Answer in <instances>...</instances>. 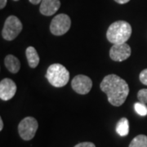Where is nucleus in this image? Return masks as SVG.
<instances>
[{
    "instance_id": "nucleus-12",
    "label": "nucleus",
    "mask_w": 147,
    "mask_h": 147,
    "mask_svg": "<svg viewBox=\"0 0 147 147\" xmlns=\"http://www.w3.org/2000/svg\"><path fill=\"white\" fill-rule=\"evenodd\" d=\"M26 55L30 67L36 68L39 63V57L38 55L36 49L34 47H28L26 51Z\"/></svg>"
},
{
    "instance_id": "nucleus-9",
    "label": "nucleus",
    "mask_w": 147,
    "mask_h": 147,
    "mask_svg": "<svg viewBox=\"0 0 147 147\" xmlns=\"http://www.w3.org/2000/svg\"><path fill=\"white\" fill-rule=\"evenodd\" d=\"M16 92V85L13 80L3 79L0 82V98L3 100H9Z\"/></svg>"
},
{
    "instance_id": "nucleus-21",
    "label": "nucleus",
    "mask_w": 147,
    "mask_h": 147,
    "mask_svg": "<svg viewBox=\"0 0 147 147\" xmlns=\"http://www.w3.org/2000/svg\"><path fill=\"white\" fill-rule=\"evenodd\" d=\"M116 3H119V4H124V3H128L130 0H115Z\"/></svg>"
},
{
    "instance_id": "nucleus-17",
    "label": "nucleus",
    "mask_w": 147,
    "mask_h": 147,
    "mask_svg": "<svg viewBox=\"0 0 147 147\" xmlns=\"http://www.w3.org/2000/svg\"><path fill=\"white\" fill-rule=\"evenodd\" d=\"M139 79H140V81L142 82V84L147 86V69H143L142 72L140 73Z\"/></svg>"
},
{
    "instance_id": "nucleus-6",
    "label": "nucleus",
    "mask_w": 147,
    "mask_h": 147,
    "mask_svg": "<svg viewBox=\"0 0 147 147\" xmlns=\"http://www.w3.org/2000/svg\"><path fill=\"white\" fill-rule=\"evenodd\" d=\"M71 26V20L66 14H59L53 18L50 24V31L56 36L63 35L67 33Z\"/></svg>"
},
{
    "instance_id": "nucleus-22",
    "label": "nucleus",
    "mask_w": 147,
    "mask_h": 147,
    "mask_svg": "<svg viewBox=\"0 0 147 147\" xmlns=\"http://www.w3.org/2000/svg\"><path fill=\"white\" fill-rule=\"evenodd\" d=\"M3 128V121L2 119V118H0V131H2Z\"/></svg>"
},
{
    "instance_id": "nucleus-18",
    "label": "nucleus",
    "mask_w": 147,
    "mask_h": 147,
    "mask_svg": "<svg viewBox=\"0 0 147 147\" xmlns=\"http://www.w3.org/2000/svg\"><path fill=\"white\" fill-rule=\"evenodd\" d=\"M74 147H96L94 144L92 142H81V143H79L78 145H76Z\"/></svg>"
},
{
    "instance_id": "nucleus-20",
    "label": "nucleus",
    "mask_w": 147,
    "mask_h": 147,
    "mask_svg": "<svg viewBox=\"0 0 147 147\" xmlns=\"http://www.w3.org/2000/svg\"><path fill=\"white\" fill-rule=\"evenodd\" d=\"M29 1H30V3H31L32 4H34V5H37V4H38V3H40L42 2V0H29Z\"/></svg>"
},
{
    "instance_id": "nucleus-5",
    "label": "nucleus",
    "mask_w": 147,
    "mask_h": 147,
    "mask_svg": "<svg viewBox=\"0 0 147 147\" xmlns=\"http://www.w3.org/2000/svg\"><path fill=\"white\" fill-rule=\"evenodd\" d=\"M38 127V121L34 118L26 117L20 122L18 125V132L23 140L30 141L35 136Z\"/></svg>"
},
{
    "instance_id": "nucleus-19",
    "label": "nucleus",
    "mask_w": 147,
    "mask_h": 147,
    "mask_svg": "<svg viewBox=\"0 0 147 147\" xmlns=\"http://www.w3.org/2000/svg\"><path fill=\"white\" fill-rule=\"evenodd\" d=\"M7 2V0H0V8L1 9H3L5 7Z\"/></svg>"
},
{
    "instance_id": "nucleus-1",
    "label": "nucleus",
    "mask_w": 147,
    "mask_h": 147,
    "mask_svg": "<svg viewBox=\"0 0 147 147\" xmlns=\"http://www.w3.org/2000/svg\"><path fill=\"white\" fill-rule=\"evenodd\" d=\"M100 90L107 96L108 101L114 106H120L129 93L128 84L116 74L106 75L100 84Z\"/></svg>"
},
{
    "instance_id": "nucleus-14",
    "label": "nucleus",
    "mask_w": 147,
    "mask_h": 147,
    "mask_svg": "<svg viewBox=\"0 0 147 147\" xmlns=\"http://www.w3.org/2000/svg\"><path fill=\"white\" fill-rule=\"evenodd\" d=\"M128 147H147V136L138 135L133 138Z\"/></svg>"
},
{
    "instance_id": "nucleus-16",
    "label": "nucleus",
    "mask_w": 147,
    "mask_h": 147,
    "mask_svg": "<svg viewBox=\"0 0 147 147\" xmlns=\"http://www.w3.org/2000/svg\"><path fill=\"white\" fill-rule=\"evenodd\" d=\"M137 98L140 102L147 104V89H141L137 93Z\"/></svg>"
},
{
    "instance_id": "nucleus-10",
    "label": "nucleus",
    "mask_w": 147,
    "mask_h": 147,
    "mask_svg": "<svg viewBox=\"0 0 147 147\" xmlns=\"http://www.w3.org/2000/svg\"><path fill=\"white\" fill-rule=\"evenodd\" d=\"M61 7L60 0H42L39 11L43 16H50L54 15Z\"/></svg>"
},
{
    "instance_id": "nucleus-8",
    "label": "nucleus",
    "mask_w": 147,
    "mask_h": 147,
    "mask_svg": "<svg viewBox=\"0 0 147 147\" xmlns=\"http://www.w3.org/2000/svg\"><path fill=\"white\" fill-rule=\"evenodd\" d=\"M131 47L124 43L114 44L110 50V57L115 61H123L131 56Z\"/></svg>"
},
{
    "instance_id": "nucleus-4",
    "label": "nucleus",
    "mask_w": 147,
    "mask_h": 147,
    "mask_svg": "<svg viewBox=\"0 0 147 147\" xmlns=\"http://www.w3.org/2000/svg\"><path fill=\"white\" fill-rule=\"evenodd\" d=\"M22 23L19 20V18L15 16H8L6 19L3 28L2 36L5 40L11 41L19 35V34L22 30Z\"/></svg>"
},
{
    "instance_id": "nucleus-11",
    "label": "nucleus",
    "mask_w": 147,
    "mask_h": 147,
    "mask_svg": "<svg viewBox=\"0 0 147 147\" xmlns=\"http://www.w3.org/2000/svg\"><path fill=\"white\" fill-rule=\"evenodd\" d=\"M4 64L7 69L12 74H16L21 69V62L19 59L13 55H7L4 60Z\"/></svg>"
},
{
    "instance_id": "nucleus-13",
    "label": "nucleus",
    "mask_w": 147,
    "mask_h": 147,
    "mask_svg": "<svg viewBox=\"0 0 147 147\" xmlns=\"http://www.w3.org/2000/svg\"><path fill=\"white\" fill-rule=\"evenodd\" d=\"M116 132L121 136L125 137L129 132V122L126 118H122L116 125Z\"/></svg>"
},
{
    "instance_id": "nucleus-15",
    "label": "nucleus",
    "mask_w": 147,
    "mask_h": 147,
    "mask_svg": "<svg viewBox=\"0 0 147 147\" xmlns=\"http://www.w3.org/2000/svg\"><path fill=\"white\" fill-rule=\"evenodd\" d=\"M134 110L139 115H147V106L142 102H137L134 105Z\"/></svg>"
},
{
    "instance_id": "nucleus-3",
    "label": "nucleus",
    "mask_w": 147,
    "mask_h": 147,
    "mask_svg": "<svg viewBox=\"0 0 147 147\" xmlns=\"http://www.w3.org/2000/svg\"><path fill=\"white\" fill-rule=\"evenodd\" d=\"M46 78L49 84L56 88H62L68 84L69 73L61 64H53L47 68Z\"/></svg>"
},
{
    "instance_id": "nucleus-23",
    "label": "nucleus",
    "mask_w": 147,
    "mask_h": 147,
    "mask_svg": "<svg viewBox=\"0 0 147 147\" xmlns=\"http://www.w3.org/2000/svg\"><path fill=\"white\" fill-rule=\"evenodd\" d=\"M13 1H19V0H13Z\"/></svg>"
},
{
    "instance_id": "nucleus-2",
    "label": "nucleus",
    "mask_w": 147,
    "mask_h": 147,
    "mask_svg": "<svg viewBox=\"0 0 147 147\" xmlns=\"http://www.w3.org/2000/svg\"><path fill=\"white\" fill-rule=\"evenodd\" d=\"M131 25L124 21H118L110 25L107 32L106 38L108 41L113 44L124 43L131 35Z\"/></svg>"
},
{
    "instance_id": "nucleus-7",
    "label": "nucleus",
    "mask_w": 147,
    "mask_h": 147,
    "mask_svg": "<svg viewBox=\"0 0 147 147\" xmlns=\"http://www.w3.org/2000/svg\"><path fill=\"white\" fill-rule=\"evenodd\" d=\"M71 87L74 91L79 94H88L92 88V81L86 75L79 74L73 79L71 82Z\"/></svg>"
}]
</instances>
